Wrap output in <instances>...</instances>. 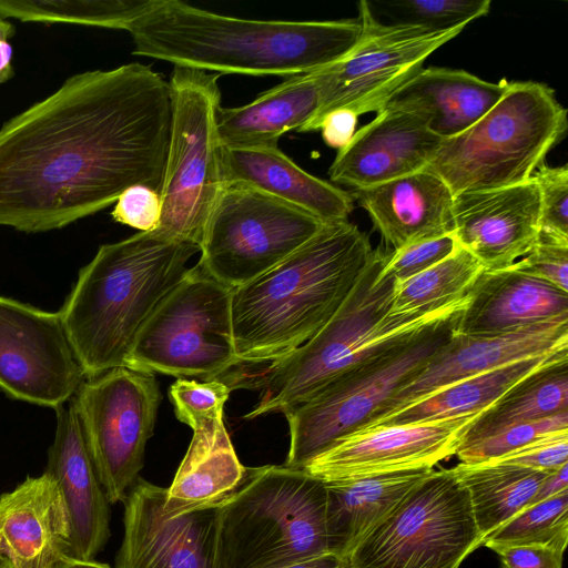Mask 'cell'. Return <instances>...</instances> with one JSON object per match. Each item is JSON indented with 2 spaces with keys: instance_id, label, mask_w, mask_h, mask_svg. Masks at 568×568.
Returning <instances> with one entry per match:
<instances>
[{
  "instance_id": "cell-48",
  "label": "cell",
  "mask_w": 568,
  "mask_h": 568,
  "mask_svg": "<svg viewBox=\"0 0 568 568\" xmlns=\"http://www.w3.org/2000/svg\"><path fill=\"white\" fill-rule=\"evenodd\" d=\"M283 568H348L346 559L326 552L317 557L302 560Z\"/></svg>"
},
{
  "instance_id": "cell-18",
  "label": "cell",
  "mask_w": 568,
  "mask_h": 568,
  "mask_svg": "<svg viewBox=\"0 0 568 568\" xmlns=\"http://www.w3.org/2000/svg\"><path fill=\"white\" fill-rule=\"evenodd\" d=\"M562 348H568V317L499 335L470 336L454 332L448 343L393 394L367 425L459 379Z\"/></svg>"
},
{
  "instance_id": "cell-17",
  "label": "cell",
  "mask_w": 568,
  "mask_h": 568,
  "mask_svg": "<svg viewBox=\"0 0 568 568\" xmlns=\"http://www.w3.org/2000/svg\"><path fill=\"white\" fill-rule=\"evenodd\" d=\"M165 495L142 478L131 487L115 568H216L217 507L166 518Z\"/></svg>"
},
{
  "instance_id": "cell-39",
  "label": "cell",
  "mask_w": 568,
  "mask_h": 568,
  "mask_svg": "<svg viewBox=\"0 0 568 568\" xmlns=\"http://www.w3.org/2000/svg\"><path fill=\"white\" fill-rule=\"evenodd\" d=\"M540 204V231L568 237V166L542 163L534 173Z\"/></svg>"
},
{
  "instance_id": "cell-1",
  "label": "cell",
  "mask_w": 568,
  "mask_h": 568,
  "mask_svg": "<svg viewBox=\"0 0 568 568\" xmlns=\"http://www.w3.org/2000/svg\"><path fill=\"white\" fill-rule=\"evenodd\" d=\"M170 126L169 82L149 65L68 78L0 129V225L59 230L133 185L160 192Z\"/></svg>"
},
{
  "instance_id": "cell-32",
  "label": "cell",
  "mask_w": 568,
  "mask_h": 568,
  "mask_svg": "<svg viewBox=\"0 0 568 568\" xmlns=\"http://www.w3.org/2000/svg\"><path fill=\"white\" fill-rule=\"evenodd\" d=\"M465 487L483 539L529 506L550 471L500 463L453 467Z\"/></svg>"
},
{
  "instance_id": "cell-11",
  "label": "cell",
  "mask_w": 568,
  "mask_h": 568,
  "mask_svg": "<svg viewBox=\"0 0 568 568\" xmlns=\"http://www.w3.org/2000/svg\"><path fill=\"white\" fill-rule=\"evenodd\" d=\"M232 292L199 264L189 268L141 331L128 368L210 381L239 366Z\"/></svg>"
},
{
  "instance_id": "cell-38",
  "label": "cell",
  "mask_w": 568,
  "mask_h": 568,
  "mask_svg": "<svg viewBox=\"0 0 568 568\" xmlns=\"http://www.w3.org/2000/svg\"><path fill=\"white\" fill-rule=\"evenodd\" d=\"M408 18L402 22L422 24L437 30L465 28L486 16L490 0H405L389 3Z\"/></svg>"
},
{
  "instance_id": "cell-25",
  "label": "cell",
  "mask_w": 568,
  "mask_h": 568,
  "mask_svg": "<svg viewBox=\"0 0 568 568\" xmlns=\"http://www.w3.org/2000/svg\"><path fill=\"white\" fill-rule=\"evenodd\" d=\"M223 185L240 184L293 205L323 223L347 221L354 209L351 192L296 165L278 146H220Z\"/></svg>"
},
{
  "instance_id": "cell-34",
  "label": "cell",
  "mask_w": 568,
  "mask_h": 568,
  "mask_svg": "<svg viewBox=\"0 0 568 568\" xmlns=\"http://www.w3.org/2000/svg\"><path fill=\"white\" fill-rule=\"evenodd\" d=\"M150 3L151 0H0V18L68 22L128 31Z\"/></svg>"
},
{
  "instance_id": "cell-28",
  "label": "cell",
  "mask_w": 568,
  "mask_h": 568,
  "mask_svg": "<svg viewBox=\"0 0 568 568\" xmlns=\"http://www.w3.org/2000/svg\"><path fill=\"white\" fill-rule=\"evenodd\" d=\"M320 102L317 71L290 77L245 105L221 106L216 115L220 144L230 148L278 146L282 135L292 130L302 131L316 114Z\"/></svg>"
},
{
  "instance_id": "cell-21",
  "label": "cell",
  "mask_w": 568,
  "mask_h": 568,
  "mask_svg": "<svg viewBox=\"0 0 568 568\" xmlns=\"http://www.w3.org/2000/svg\"><path fill=\"white\" fill-rule=\"evenodd\" d=\"M55 434L45 471L55 483L70 523L69 558L94 560L110 538V503L98 478L71 398L55 408Z\"/></svg>"
},
{
  "instance_id": "cell-42",
  "label": "cell",
  "mask_w": 568,
  "mask_h": 568,
  "mask_svg": "<svg viewBox=\"0 0 568 568\" xmlns=\"http://www.w3.org/2000/svg\"><path fill=\"white\" fill-rule=\"evenodd\" d=\"M111 215L115 222L140 232L153 231L161 219L160 194L145 185H133L118 197Z\"/></svg>"
},
{
  "instance_id": "cell-43",
  "label": "cell",
  "mask_w": 568,
  "mask_h": 568,
  "mask_svg": "<svg viewBox=\"0 0 568 568\" xmlns=\"http://www.w3.org/2000/svg\"><path fill=\"white\" fill-rule=\"evenodd\" d=\"M487 463H500L541 471H554L568 464V430L535 440Z\"/></svg>"
},
{
  "instance_id": "cell-35",
  "label": "cell",
  "mask_w": 568,
  "mask_h": 568,
  "mask_svg": "<svg viewBox=\"0 0 568 568\" xmlns=\"http://www.w3.org/2000/svg\"><path fill=\"white\" fill-rule=\"evenodd\" d=\"M568 541V490L530 505L484 537L483 545H542L562 551Z\"/></svg>"
},
{
  "instance_id": "cell-6",
  "label": "cell",
  "mask_w": 568,
  "mask_h": 568,
  "mask_svg": "<svg viewBox=\"0 0 568 568\" xmlns=\"http://www.w3.org/2000/svg\"><path fill=\"white\" fill-rule=\"evenodd\" d=\"M326 552L325 484L304 469L247 468L217 507L216 568H283Z\"/></svg>"
},
{
  "instance_id": "cell-24",
  "label": "cell",
  "mask_w": 568,
  "mask_h": 568,
  "mask_svg": "<svg viewBox=\"0 0 568 568\" xmlns=\"http://www.w3.org/2000/svg\"><path fill=\"white\" fill-rule=\"evenodd\" d=\"M568 317V293L513 266L480 274L455 332L499 335L541 322Z\"/></svg>"
},
{
  "instance_id": "cell-4",
  "label": "cell",
  "mask_w": 568,
  "mask_h": 568,
  "mask_svg": "<svg viewBox=\"0 0 568 568\" xmlns=\"http://www.w3.org/2000/svg\"><path fill=\"white\" fill-rule=\"evenodd\" d=\"M197 252V244L156 231L99 247L58 312L85 379L128 367L141 331Z\"/></svg>"
},
{
  "instance_id": "cell-27",
  "label": "cell",
  "mask_w": 568,
  "mask_h": 568,
  "mask_svg": "<svg viewBox=\"0 0 568 568\" xmlns=\"http://www.w3.org/2000/svg\"><path fill=\"white\" fill-rule=\"evenodd\" d=\"M223 417L210 419L193 429L187 452L170 487L163 515L172 518L221 506L246 478Z\"/></svg>"
},
{
  "instance_id": "cell-5",
  "label": "cell",
  "mask_w": 568,
  "mask_h": 568,
  "mask_svg": "<svg viewBox=\"0 0 568 568\" xmlns=\"http://www.w3.org/2000/svg\"><path fill=\"white\" fill-rule=\"evenodd\" d=\"M388 255L389 252L376 247L345 302L313 338L254 374L241 372L237 377L227 378L231 389L250 387L260 392L256 405L244 416L246 419L285 414L368 356L466 306L468 296L400 327H392L385 315L394 278L381 273Z\"/></svg>"
},
{
  "instance_id": "cell-16",
  "label": "cell",
  "mask_w": 568,
  "mask_h": 568,
  "mask_svg": "<svg viewBox=\"0 0 568 568\" xmlns=\"http://www.w3.org/2000/svg\"><path fill=\"white\" fill-rule=\"evenodd\" d=\"M478 414L364 428L336 440L302 469L328 481L433 468L455 455L467 426Z\"/></svg>"
},
{
  "instance_id": "cell-2",
  "label": "cell",
  "mask_w": 568,
  "mask_h": 568,
  "mask_svg": "<svg viewBox=\"0 0 568 568\" xmlns=\"http://www.w3.org/2000/svg\"><path fill=\"white\" fill-rule=\"evenodd\" d=\"M133 54L174 67L248 75H300L343 59L359 41L358 19L250 20L151 0L130 26Z\"/></svg>"
},
{
  "instance_id": "cell-23",
  "label": "cell",
  "mask_w": 568,
  "mask_h": 568,
  "mask_svg": "<svg viewBox=\"0 0 568 568\" xmlns=\"http://www.w3.org/2000/svg\"><path fill=\"white\" fill-rule=\"evenodd\" d=\"M351 195L393 251L453 233L454 195L444 181L425 170L354 190Z\"/></svg>"
},
{
  "instance_id": "cell-3",
  "label": "cell",
  "mask_w": 568,
  "mask_h": 568,
  "mask_svg": "<svg viewBox=\"0 0 568 568\" xmlns=\"http://www.w3.org/2000/svg\"><path fill=\"white\" fill-rule=\"evenodd\" d=\"M375 252L368 235L348 220L325 223L277 265L233 288L239 364H268L313 338L339 310Z\"/></svg>"
},
{
  "instance_id": "cell-19",
  "label": "cell",
  "mask_w": 568,
  "mask_h": 568,
  "mask_svg": "<svg viewBox=\"0 0 568 568\" xmlns=\"http://www.w3.org/2000/svg\"><path fill=\"white\" fill-rule=\"evenodd\" d=\"M453 233L486 271L504 270L525 256L540 231L535 180L454 195Z\"/></svg>"
},
{
  "instance_id": "cell-13",
  "label": "cell",
  "mask_w": 568,
  "mask_h": 568,
  "mask_svg": "<svg viewBox=\"0 0 568 568\" xmlns=\"http://www.w3.org/2000/svg\"><path fill=\"white\" fill-rule=\"evenodd\" d=\"M358 11L363 34L343 59L317 71L320 108L301 132L317 131L323 118L334 110L346 109L358 116L381 111L433 52L464 30H437L402 21L382 23L366 1L358 3Z\"/></svg>"
},
{
  "instance_id": "cell-26",
  "label": "cell",
  "mask_w": 568,
  "mask_h": 568,
  "mask_svg": "<svg viewBox=\"0 0 568 568\" xmlns=\"http://www.w3.org/2000/svg\"><path fill=\"white\" fill-rule=\"evenodd\" d=\"M508 81L483 80L465 70L423 68L383 109L423 120L442 139L455 136L479 120L504 94Z\"/></svg>"
},
{
  "instance_id": "cell-10",
  "label": "cell",
  "mask_w": 568,
  "mask_h": 568,
  "mask_svg": "<svg viewBox=\"0 0 568 568\" xmlns=\"http://www.w3.org/2000/svg\"><path fill=\"white\" fill-rule=\"evenodd\" d=\"M483 545L453 468L432 470L346 558L348 568H458Z\"/></svg>"
},
{
  "instance_id": "cell-49",
  "label": "cell",
  "mask_w": 568,
  "mask_h": 568,
  "mask_svg": "<svg viewBox=\"0 0 568 568\" xmlns=\"http://www.w3.org/2000/svg\"><path fill=\"white\" fill-rule=\"evenodd\" d=\"M53 568H111L106 564L98 562L95 560H77L65 558L58 562Z\"/></svg>"
},
{
  "instance_id": "cell-15",
  "label": "cell",
  "mask_w": 568,
  "mask_h": 568,
  "mask_svg": "<svg viewBox=\"0 0 568 568\" xmlns=\"http://www.w3.org/2000/svg\"><path fill=\"white\" fill-rule=\"evenodd\" d=\"M84 379L58 312L0 296V388L8 396L55 409Z\"/></svg>"
},
{
  "instance_id": "cell-37",
  "label": "cell",
  "mask_w": 568,
  "mask_h": 568,
  "mask_svg": "<svg viewBox=\"0 0 568 568\" xmlns=\"http://www.w3.org/2000/svg\"><path fill=\"white\" fill-rule=\"evenodd\" d=\"M231 390L219 378L203 383L178 378L169 389V397L178 419L195 429L206 420L223 417V408Z\"/></svg>"
},
{
  "instance_id": "cell-29",
  "label": "cell",
  "mask_w": 568,
  "mask_h": 568,
  "mask_svg": "<svg viewBox=\"0 0 568 568\" xmlns=\"http://www.w3.org/2000/svg\"><path fill=\"white\" fill-rule=\"evenodd\" d=\"M433 468L324 481L328 552L346 559L356 544Z\"/></svg>"
},
{
  "instance_id": "cell-40",
  "label": "cell",
  "mask_w": 568,
  "mask_h": 568,
  "mask_svg": "<svg viewBox=\"0 0 568 568\" xmlns=\"http://www.w3.org/2000/svg\"><path fill=\"white\" fill-rule=\"evenodd\" d=\"M511 266L568 293V237L539 231L532 248Z\"/></svg>"
},
{
  "instance_id": "cell-22",
  "label": "cell",
  "mask_w": 568,
  "mask_h": 568,
  "mask_svg": "<svg viewBox=\"0 0 568 568\" xmlns=\"http://www.w3.org/2000/svg\"><path fill=\"white\" fill-rule=\"evenodd\" d=\"M69 548L68 514L47 473L0 495V551L13 568H53Z\"/></svg>"
},
{
  "instance_id": "cell-9",
  "label": "cell",
  "mask_w": 568,
  "mask_h": 568,
  "mask_svg": "<svg viewBox=\"0 0 568 568\" xmlns=\"http://www.w3.org/2000/svg\"><path fill=\"white\" fill-rule=\"evenodd\" d=\"M171 126L160 189L161 219L153 230L201 245L210 212L223 187L216 115L217 75L174 67L168 81Z\"/></svg>"
},
{
  "instance_id": "cell-44",
  "label": "cell",
  "mask_w": 568,
  "mask_h": 568,
  "mask_svg": "<svg viewBox=\"0 0 568 568\" xmlns=\"http://www.w3.org/2000/svg\"><path fill=\"white\" fill-rule=\"evenodd\" d=\"M500 559L501 568H562L564 552L542 545H511L490 548Z\"/></svg>"
},
{
  "instance_id": "cell-31",
  "label": "cell",
  "mask_w": 568,
  "mask_h": 568,
  "mask_svg": "<svg viewBox=\"0 0 568 568\" xmlns=\"http://www.w3.org/2000/svg\"><path fill=\"white\" fill-rule=\"evenodd\" d=\"M565 410H568V351L526 376L481 410L467 426L460 444Z\"/></svg>"
},
{
  "instance_id": "cell-46",
  "label": "cell",
  "mask_w": 568,
  "mask_h": 568,
  "mask_svg": "<svg viewBox=\"0 0 568 568\" xmlns=\"http://www.w3.org/2000/svg\"><path fill=\"white\" fill-rule=\"evenodd\" d=\"M565 490H568V464L562 465L560 468L550 471L539 485L530 505L540 503L552 496H556Z\"/></svg>"
},
{
  "instance_id": "cell-12",
  "label": "cell",
  "mask_w": 568,
  "mask_h": 568,
  "mask_svg": "<svg viewBox=\"0 0 568 568\" xmlns=\"http://www.w3.org/2000/svg\"><path fill=\"white\" fill-rule=\"evenodd\" d=\"M324 224L252 187L223 185L204 227L197 264L213 278L236 288L285 260Z\"/></svg>"
},
{
  "instance_id": "cell-20",
  "label": "cell",
  "mask_w": 568,
  "mask_h": 568,
  "mask_svg": "<svg viewBox=\"0 0 568 568\" xmlns=\"http://www.w3.org/2000/svg\"><path fill=\"white\" fill-rule=\"evenodd\" d=\"M442 141L419 118L382 109L338 150L328 176L354 190L383 184L424 170Z\"/></svg>"
},
{
  "instance_id": "cell-47",
  "label": "cell",
  "mask_w": 568,
  "mask_h": 568,
  "mask_svg": "<svg viewBox=\"0 0 568 568\" xmlns=\"http://www.w3.org/2000/svg\"><path fill=\"white\" fill-rule=\"evenodd\" d=\"M16 28L7 19L0 18V84L9 81L13 74L12 47L10 39L14 36Z\"/></svg>"
},
{
  "instance_id": "cell-8",
  "label": "cell",
  "mask_w": 568,
  "mask_h": 568,
  "mask_svg": "<svg viewBox=\"0 0 568 568\" xmlns=\"http://www.w3.org/2000/svg\"><path fill=\"white\" fill-rule=\"evenodd\" d=\"M464 308L368 356L286 412L291 440L284 466L302 469L336 440L364 428L448 343Z\"/></svg>"
},
{
  "instance_id": "cell-7",
  "label": "cell",
  "mask_w": 568,
  "mask_h": 568,
  "mask_svg": "<svg viewBox=\"0 0 568 568\" xmlns=\"http://www.w3.org/2000/svg\"><path fill=\"white\" fill-rule=\"evenodd\" d=\"M567 131V110L551 88L535 81L507 83L501 98L462 133L443 139L425 171L453 195L530 180Z\"/></svg>"
},
{
  "instance_id": "cell-14",
  "label": "cell",
  "mask_w": 568,
  "mask_h": 568,
  "mask_svg": "<svg viewBox=\"0 0 568 568\" xmlns=\"http://www.w3.org/2000/svg\"><path fill=\"white\" fill-rule=\"evenodd\" d=\"M72 400L109 503L124 501L140 478L154 433L161 402L154 374L113 368L84 379Z\"/></svg>"
},
{
  "instance_id": "cell-50",
  "label": "cell",
  "mask_w": 568,
  "mask_h": 568,
  "mask_svg": "<svg viewBox=\"0 0 568 568\" xmlns=\"http://www.w3.org/2000/svg\"><path fill=\"white\" fill-rule=\"evenodd\" d=\"M0 568H13L10 560L0 551Z\"/></svg>"
},
{
  "instance_id": "cell-36",
  "label": "cell",
  "mask_w": 568,
  "mask_h": 568,
  "mask_svg": "<svg viewBox=\"0 0 568 568\" xmlns=\"http://www.w3.org/2000/svg\"><path fill=\"white\" fill-rule=\"evenodd\" d=\"M568 430V410L508 426L489 435L463 443L455 455L462 464L475 465L499 458L540 438Z\"/></svg>"
},
{
  "instance_id": "cell-33",
  "label": "cell",
  "mask_w": 568,
  "mask_h": 568,
  "mask_svg": "<svg viewBox=\"0 0 568 568\" xmlns=\"http://www.w3.org/2000/svg\"><path fill=\"white\" fill-rule=\"evenodd\" d=\"M484 270L471 253L456 243L453 252L433 266L407 280L394 281L385 322L399 327L460 301Z\"/></svg>"
},
{
  "instance_id": "cell-30",
  "label": "cell",
  "mask_w": 568,
  "mask_h": 568,
  "mask_svg": "<svg viewBox=\"0 0 568 568\" xmlns=\"http://www.w3.org/2000/svg\"><path fill=\"white\" fill-rule=\"evenodd\" d=\"M565 351L568 348L530 356L459 379L364 428L416 424L478 414L518 382Z\"/></svg>"
},
{
  "instance_id": "cell-45",
  "label": "cell",
  "mask_w": 568,
  "mask_h": 568,
  "mask_svg": "<svg viewBox=\"0 0 568 568\" xmlns=\"http://www.w3.org/2000/svg\"><path fill=\"white\" fill-rule=\"evenodd\" d=\"M358 115L346 109L327 113L321 121L318 130L324 142L334 149L346 146L356 132Z\"/></svg>"
},
{
  "instance_id": "cell-41",
  "label": "cell",
  "mask_w": 568,
  "mask_h": 568,
  "mask_svg": "<svg viewBox=\"0 0 568 568\" xmlns=\"http://www.w3.org/2000/svg\"><path fill=\"white\" fill-rule=\"evenodd\" d=\"M455 246L452 234L407 245L389 252L381 273L394 281L407 280L445 258Z\"/></svg>"
}]
</instances>
